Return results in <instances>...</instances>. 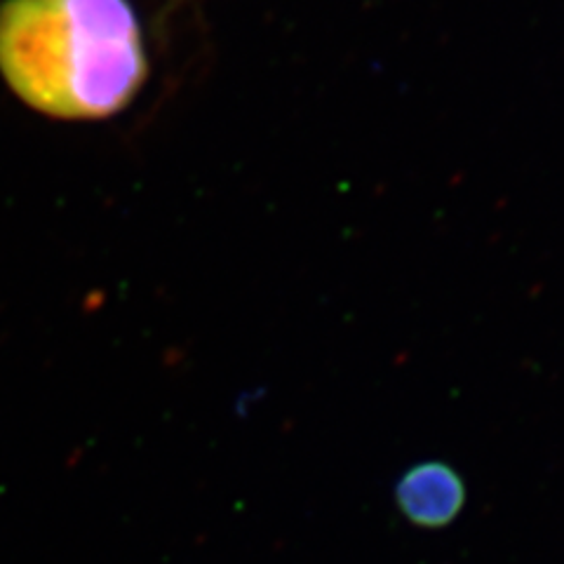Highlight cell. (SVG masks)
Masks as SVG:
<instances>
[{
    "label": "cell",
    "instance_id": "6da1fadb",
    "mask_svg": "<svg viewBox=\"0 0 564 564\" xmlns=\"http://www.w3.org/2000/svg\"><path fill=\"white\" fill-rule=\"evenodd\" d=\"M0 74L33 111L99 120L134 99L149 64L128 0H6Z\"/></svg>",
    "mask_w": 564,
    "mask_h": 564
},
{
    "label": "cell",
    "instance_id": "7a4b0ae2",
    "mask_svg": "<svg viewBox=\"0 0 564 564\" xmlns=\"http://www.w3.org/2000/svg\"><path fill=\"white\" fill-rule=\"evenodd\" d=\"M395 503L412 524L443 529L464 510L466 482L443 462H423L412 466L398 480Z\"/></svg>",
    "mask_w": 564,
    "mask_h": 564
}]
</instances>
